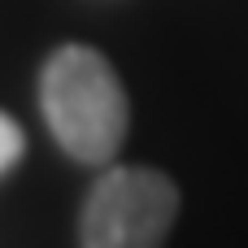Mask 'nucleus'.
<instances>
[{"label": "nucleus", "instance_id": "3", "mask_svg": "<svg viewBox=\"0 0 248 248\" xmlns=\"http://www.w3.org/2000/svg\"><path fill=\"white\" fill-rule=\"evenodd\" d=\"M22 148H26V140H22V126L13 122V118H4L0 113V174L22 157Z\"/></svg>", "mask_w": 248, "mask_h": 248}, {"label": "nucleus", "instance_id": "1", "mask_svg": "<svg viewBox=\"0 0 248 248\" xmlns=\"http://www.w3.org/2000/svg\"><path fill=\"white\" fill-rule=\"evenodd\" d=\"M39 105L52 140L83 166H105L118 157L126 140V92L113 65L87 48V44H65L44 61L39 74Z\"/></svg>", "mask_w": 248, "mask_h": 248}, {"label": "nucleus", "instance_id": "2", "mask_svg": "<svg viewBox=\"0 0 248 248\" xmlns=\"http://www.w3.org/2000/svg\"><path fill=\"white\" fill-rule=\"evenodd\" d=\"M179 218V187L153 166L105 170L78 214V248H161Z\"/></svg>", "mask_w": 248, "mask_h": 248}]
</instances>
